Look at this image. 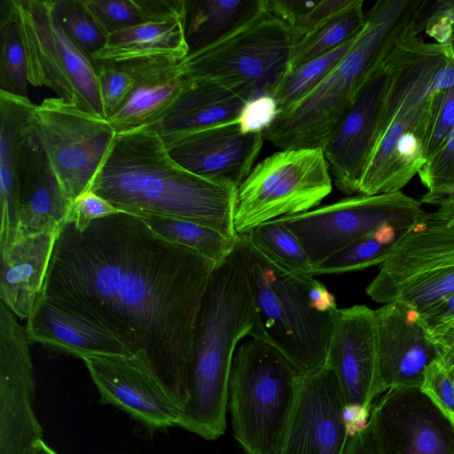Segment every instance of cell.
<instances>
[{"label": "cell", "mask_w": 454, "mask_h": 454, "mask_svg": "<svg viewBox=\"0 0 454 454\" xmlns=\"http://www.w3.org/2000/svg\"><path fill=\"white\" fill-rule=\"evenodd\" d=\"M213 261L123 211L59 229L41 295L104 327L183 408Z\"/></svg>", "instance_id": "1"}, {"label": "cell", "mask_w": 454, "mask_h": 454, "mask_svg": "<svg viewBox=\"0 0 454 454\" xmlns=\"http://www.w3.org/2000/svg\"><path fill=\"white\" fill-rule=\"evenodd\" d=\"M420 21L398 38L386 58L387 83L358 194L401 192L427 163L439 96L454 86V51L425 42L419 35Z\"/></svg>", "instance_id": "2"}, {"label": "cell", "mask_w": 454, "mask_h": 454, "mask_svg": "<svg viewBox=\"0 0 454 454\" xmlns=\"http://www.w3.org/2000/svg\"><path fill=\"white\" fill-rule=\"evenodd\" d=\"M89 191L141 218L188 220L238 239V187L178 165L161 137L147 126L117 133Z\"/></svg>", "instance_id": "3"}, {"label": "cell", "mask_w": 454, "mask_h": 454, "mask_svg": "<svg viewBox=\"0 0 454 454\" xmlns=\"http://www.w3.org/2000/svg\"><path fill=\"white\" fill-rule=\"evenodd\" d=\"M254 323V297L238 237L231 252L215 263L202 299L178 427L207 440L224 434L233 357Z\"/></svg>", "instance_id": "4"}, {"label": "cell", "mask_w": 454, "mask_h": 454, "mask_svg": "<svg viewBox=\"0 0 454 454\" xmlns=\"http://www.w3.org/2000/svg\"><path fill=\"white\" fill-rule=\"evenodd\" d=\"M427 4L420 0L375 2L348 52L309 94L278 113L262 132L263 138L281 150L323 149L371 73L398 38L421 20Z\"/></svg>", "instance_id": "5"}, {"label": "cell", "mask_w": 454, "mask_h": 454, "mask_svg": "<svg viewBox=\"0 0 454 454\" xmlns=\"http://www.w3.org/2000/svg\"><path fill=\"white\" fill-rule=\"evenodd\" d=\"M238 237L254 304L250 337L274 347L303 375L321 369L340 310L334 296L315 276L274 262L245 234Z\"/></svg>", "instance_id": "6"}, {"label": "cell", "mask_w": 454, "mask_h": 454, "mask_svg": "<svg viewBox=\"0 0 454 454\" xmlns=\"http://www.w3.org/2000/svg\"><path fill=\"white\" fill-rule=\"evenodd\" d=\"M304 375L269 343L251 338L233 357V434L247 454H280Z\"/></svg>", "instance_id": "7"}, {"label": "cell", "mask_w": 454, "mask_h": 454, "mask_svg": "<svg viewBox=\"0 0 454 454\" xmlns=\"http://www.w3.org/2000/svg\"><path fill=\"white\" fill-rule=\"evenodd\" d=\"M297 37L266 7L247 22L180 65L187 78L210 81L253 98L273 95L291 67Z\"/></svg>", "instance_id": "8"}, {"label": "cell", "mask_w": 454, "mask_h": 454, "mask_svg": "<svg viewBox=\"0 0 454 454\" xmlns=\"http://www.w3.org/2000/svg\"><path fill=\"white\" fill-rule=\"evenodd\" d=\"M332 182L323 149L274 153L254 166L238 187L237 235L270 220L315 208L332 192Z\"/></svg>", "instance_id": "9"}, {"label": "cell", "mask_w": 454, "mask_h": 454, "mask_svg": "<svg viewBox=\"0 0 454 454\" xmlns=\"http://www.w3.org/2000/svg\"><path fill=\"white\" fill-rule=\"evenodd\" d=\"M13 2L28 82L35 87H48L59 98L106 119L95 61L81 52L67 36L55 16L54 1Z\"/></svg>", "instance_id": "10"}, {"label": "cell", "mask_w": 454, "mask_h": 454, "mask_svg": "<svg viewBox=\"0 0 454 454\" xmlns=\"http://www.w3.org/2000/svg\"><path fill=\"white\" fill-rule=\"evenodd\" d=\"M426 214L420 201L395 192L355 194L277 219L298 238L313 265L385 227L412 230L423 223Z\"/></svg>", "instance_id": "11"}, {"label": "cell", "mask_w": 454, "mask_h": 454, "mask_svg": "<svg viewBox=\"0 0 454 454\" xmlns=\"http://www.w3.org/2000/svg\"><path fill=\"white\" fill-rule=\"evenodd\" d=\"M41 141L71 205L89 191L117 135L108 120L59 98L35 107Z\"/></svg>", "instance_id": "12"}, {"label": "cell", "mask_w": 454, "mask_h": 454, "mask_svg": "<svg viewBox=\"0 0 454 454\" xmlns=\"http://www.w3.org/2000/svg\"><path fill=\"white\" fill-rule=\"evenodd\" d=\"M0 165L17 184L16 240L59 229L67 222L72 205L51 168L35 121L13 129L1 148Z\"/></svg>", "instance_id": "13"}, {"label": "cell", "mask_w": 454, "mask_h": 454, "mask_svg": "<svg viewBox=\"0 0 454 454\" xmlns=\"http://www.w3.org/2000/svg\"><path fill=\"white\" fill-rule=\"evenodd\" d=\"M369 423L380 454H454V417L421 387L386 391Z\"/></svg>", "instance_id": "14"}, {"label": "cell", "mask_w": 454, "mask_h": 454, "mask_svg": "<svg viewBox=\"0 0 454 454\" xmlns=\"http://www.w3.org/2000/svg\"><path fill=\"white\" fill-rule=\"evenodd\" d=\"M26 327L0 302V454H27L43 439L33 408L35 383Z\"/></svg>", "instance_id": "15"}, {"label": "cell", "mask_w": 454, "mask_h": 454, "mask_svg": "<svg viewBox=\"0 0 454 454\" xmlns=\"http://www.w3.org/2000/svg\"><path fill=\"white\" fill-rule=\"evenodd\" d=\"M101 396L149 429L177 426L182 409L137 356L82 359Z\"/></svg>", "instance_id": "16"}, {"label": "cell", "mask_w": 454, "mask_h": 454, "mask_svg": "<svg viewBox=\"0 0 454 454\" xmlns=\"http://www.w3.org/2000/svg\"><path fill=\"white\" fill-rule=\"evenodd\" d=\"M326 364L338 379L345 403L372 411L374 399L383 393L374 309L358 304L340 309Z\"/></svg>", "instance_id": "17"}, {"label": "cell", "mask_w": 454, "mask_h": 454, "mask_svg": "<svg viewBox=\"0 0 454 454\" xmlns=\"http://www.w3.org/2000/svg\"><path fill=\"white\" fill-rule=\"evenodd\" d=\"M345 404L329 365L304 375L280 454H344Z\"/></svg>", "instance_id": "18"}, {"label": "cell", "mask_w": 454, "mask_h": 454, "mask_svg": "<svg viewBox=\"0 0 454 454\" xmlns=\"http://www.w3.org/2000/svg\"><path fill=\"white\" fill-rule=\"evenodd\" d=\"M387 56L371 73L351 109L323 148L333 182L349 196L358 194L373 148L388 78Z\"/></svg>", "instance_id": "19"}, {"label": "cell", "mask_w": 454, "mask_h": 454, "mask_svg": "<svg viewBox=\"0 0 454 454\" xmlns=\"http://www.w3.org/2000/svg\"><path fill=\"white\" fill-rule=\"evenodd\" d=\"M374 312L382 391L421 387L425 372L438 358V351L419 312L398 301L385 303Z\"/></svg>", "instance_id": "20"}, {"label": "cell", "mask_w": 454, "mask_h": 454, "mask_svg": "<svg viewBox=\"0 0 454 454\" xmlns=\"http://www.w3.org/2000/svg\"><path fill=\"white\" fill-rule=\"evenodd\" d=\"M262 133H243L236 121L164 142L178 165L201 177L239 187L254 168Z\"/></svg>", "instance_id": "21"}, {"label": "cell", "mask_w": 454, "mask_h": 454, "mask_svg": "<svg viewBox=\"0 0 454 454\" xmlns=\"http://www.w3.org/2000/svg\"><path fill=\"white\" fill-rule=\"evenodd\" d=\"M454 270V207H436L405 235L366 288L381 302L402 283L426 273Z\"/></svg>", "instance_id": "22"}, {"label": "cell", "mask_w": 454, "mask_h": 454, "mask_svg": "<svg viewBox=\"0 0 454 454\" xmlns=\"http://www.w3.org/2000/svg\"><path fill=\"white\" fill-rule=\"evenodd\" d=\"M27 320L29 342L40 343L55 352L81 359L92 356H132L109 331L42 295Z\"/></svg>", "instance_id": "23"}, {"label": "cell", "mask_w": 454, "mask_h": 454, "mask_svg": "<svg viewBox=\"0 0 454 454\" xmlns=\"http://www.w3.org/2000/svg\"><path fill=\"white\" fill-rule=\"evenodd\" d=\"M241 92L218 83L187 78L171 106L147 127L168 142L186 135L236 121L247 101Z\"/></svg>", "instance_id": "24"}, {"label": "cell", "mask_w": 454, "mask_h": 454, "mask_svg": "<svg viewBox=\"0 0 454 454\" xmlns=\"http://www.w3.org/2000/svg\"><path fill=\"white\" fill-rule=\"evenodd\" d=\"M59 229L21 238L0 250V299L20 319L29 317L42 294Z\"/></svg>", "instance_id": "25"}, {"label": "cell", "mask_w": 454, "mask_h": 454, "mask_svg": "<svg viewBox=\"0 0 454 454\" xmlns=\"http://www.w3.org/2000/svg\"><path fill=\"white\" fill-rule=\"evenodd\" d=\"M127 62L135 84L108 121L117 133L148 126L162 114L182 91L186 77L180 62L161 59Z\"/></svg>", "instance_id": "26"}, {"label": "cell", "mask_w": 454, "mask_h": 454, "mask_svg": "<svg viewBox=\"0 0 454 454\" xmlns=\"http://www.w3.org/2000/svg\"><path fill=\"white\" fill-rule=\"evenodd\" d=\"M184 19L146 22L107 36L92 56L96 61L124 62L161 59L181 61L189 54Z\"/></svg>", "instance_id": "27"}, {"label": "cell", "mask_w": 454, "mask_h": 454, "mask_svg": "<svg viewBox=\"0 0 454 454\" xmlns=\"http://www.w3.org/2000/svg\"><path fill=\"white\" fill-rule=\"evenodd\" d=\"M265 0H186L189 53L223 38L261 12Z\"/></svg>", "instance_id": "28"}, {"label": "cell", "mask_w": 454, "mask_h": 454, "mask_svg": "<svg viewBox=\"0 0 454 454\" xmlns=\"http://www.w3.org/2000/svg\"><path fill=\"white\" fill-rule=\"evenodd\" d=\"M364 3V0H351L342 10L301 37L294 48L291 67L328 53L359 35L366 21Z\"/></svg>", "instance_id": "29"}, {"label": "cell", "mask_w": 454, "mask_h": 454, "mask_svg": "<svg viewBox=\"0 0 454 454\" xmlns=\"http://www.w3.org/2000/svg\"><path fill=\"white\" fill-rule=\"evenodd\" d=\"M412 230L385 227L313 264L309 274H339L380 266L398 242Z\"/></svg>", "instance_id": "30"}, {"label": "cell", "mask_w": 454, "mask_h": 454, "mask_svg": "<svg viewBox=\"0 0 454 454\" xmlns=\"http://www.w3.org/2000/svg\"><path fill=\"white\" fill-rule=\"evenodd\" d=\"M142 219L162 238L191 248L215 263L225 258L238 241V239H232L215 229L188 220L165 217Z\"/></svg>", "instance_id": "31"}, {"label": "cell", "mask_w": 454, "mask_h": 454, "mask_svg": "<svg viewBox=\"0 0 454 454\" xmlns=\"http://www.w3.org/2000/svg\"><path fill=\"white\" fill-rule=\"evenodd\" d=\"M0 90L27 97V67L13 0L0 2Z\"/></svg>", "instance_id": "32"}, {"label": "cell", "mask_w": 454, "mask_h": 454, "mask_svg": "<svg viewBox=\"0 0 454 454\" xmlns=\"http://www.w3.org/2000/svg\"><path fill=\"white\" fill-rule=\"evenodd\" d=\"M356 36L328 53L291 67L272 95L278 113L290 108L317 88L348 52Z\"/></svg>", "instance_id": "33"}, {"label": "cell", "mask_w": 454, "mask_h": 454, "mask_svg": "<svg viewBox=\"0 0 454 454\" xmlns=\"http://www.w3.org/2000/svg\"><path fill=\"white\" fill-rule=\"evenodd\" d=\"M248 241L274 262L308 273L312 263L298 238L283 223L273 219L245 233Z\"/></svg>", "instance_id": "34"}, {"label": "cell", "mask_w": 454, "mask_h": 454, "mask_svg": "<svg viewBox=\"0 0 454 454\" xmlns=\"http://www.w3.org/2000/svg\"><path fill=\"white\" fill-rule=\"evenodd\" d=\"M54 12L69 40L92 59V56L104 47L107 35L88 14L82 0L54 1Z\"/></svg>", "instance_id": "35"}, {"label": "cell", "mask_w": 454, "mask_h": 454, "mask_svg": "<svg viewBox=\"0 0 454 454\" xmlns=\"http://www.w3.org/2000/svg\"><path fill=\"white\" fill-rule=\"evenodd\" d=\"M82 4L107 36L147 22L136 0H82Z\"/></svg>", "instance_id": "36"}, {"label": "cell", "mask_w": 454, "mask_h": 454, "mask_svg": "<svg viewBox=\"0 0 454 454\" xmlns=\"http://www.w3.org/2000/svg\"><path fill=\"white\" fill-rule=\"evenodd\" d=\"M94 61L100 98L108 120L132 90L135 77L127 62Z\"/></svg>", "instance_id": "37"}, {"label": "cell", "mask_w": 454, "mask_h": 454, "mask_svg": "<svg viewBox=\"0 0 454 454\" xmlns=\"http://www.w3.org/2000/svg\"><path fill=\"white\" fill-rule=\"evenodd\" d=\"M454 130V86L443 90L438 98L426 145L427 162Z\"/></svg>", "instance_id": "38"}, {"label": "cell", "mask_w": 454, "mask_h": 454, "mask_svg": "<svg viewBox=\"0 0 454 454\" xmlns=\"http://www.w3.org/2000/svg\"><path fill=\"white\" fill-rule=\"evenodd\" d=\"M418 175L427 191L454 184V130Z\"/></svg>", "instance_id": "39"}, {"label": "cell", "mask_w": 454, "mask_h": 454, "mask_svg": "<svg viewBox=\"0 0 454 454\" xmlns=\"http://www.w3.org/2000/svg\"><path fill=\"white\" fill-rule=\"evenodd\" d=\"M278 114V106L271 95H261L247 101L237 122L243 133H262Z\"/></svg>", "instance_id": "40"}, {"label": "cell", "mask_w": 454, "mask_h": 454, "mask_svg": "<svg viewBox=\"0 0 454 454\" xmlns=\"http://www.w3.org/2000/svg\"><path fill=\"white\" fill-rule=\"evenodd\" d=\"M421 388L454 417V379L438 358L427 368Z\"/></svg>", "instance_id": "41"}, {"label": "cell", "mask_w": 454, "mask_h": 454, "mask_svg": "<svg viewBox=\"0 0 454 454\" xmlns=\"http://www.w3.org/2000/svg\"><path fill=\"white\" fill-rule=\"evenodd\" d=\"M121 212L109 201L91 191L80 195L72 204L67 222L82 229L96 219Z\"/></svg>", "instance_id": "42"}, {"label": "cell", "mask_w": 454, "mask_h": 454, "mask_svg": "<svg viewBox=\"0 0 454 454\" xmlns=\"http://www.w3.org/2000/svg\"><path fill=\"white\" fill-rule=\"evenodd\" d=\"M436 4L432 14L423 23V27L434 43L451 47L454 34V1H440Z\"/></svg>", "instance_id": "43"}, {"label": "cell", "mask_w": 454, "mask_h": 454, "mask_svg": "<svg viewBox=\"0 0 454 454\" xmlns=\"http://www.w3.org/2000/svg\"><path fill=\"white\" fill-rule=\"evenodd\" d=\"M147 22H160L175 18L185 20L186 0H136Z\"/></svg>", "instance_id": "44"}, {"label": "cell", "mask_w": 454, "mask_h": 454, "mask_svg": "<svg viewBox=\"0 0 454 454\" xmlns=\"http://www.w3.org/2000/svg\"><path fill=\"white\" fill-rule=\"evenodd\" d=\"M438 351V359L454 379V318L427 333Z\"/></svg>", "instance_id": "45"}, {"label": "cell", "mask_w": 454, "mask_h": 454, "mask_svg": "<svg viewBox=\"0 0 454 454\" xmlns=\"http://www.w3.org/2000/svg\"><path fill=\"white\" fill-rule=\"evenodd\" d=\"M427 333L454 318V294L419 312Z\"/></svg>", "instance_id": "46"}, {"label": "cell", "mask_w": 454, "mask_h": 454, "mask_svg": "<svg viewBox=\"0 0 454 454\" xmlns=\"http://www.w3.org/2000/svg\"><path fill=\"white\" fill-rule=\"evenodd\" d=\"M344 454H380L369 422L362 431L348 438Z\"/></svg>", "instance_id": "47"}, {"label": "cell", "mask_w": 454, "mask_h": 454, "mask_svg": "<svg viewBox=\"0 0 454 454\" xmlns=\"http://www.w3.org/2000/svg\"><path fill=\"white\" fill-rule=\"evenodd\" d=\"M371 411L360 405L345 404L342 416L348 438L362 431L368 424Z\"/></svg>", "instance_id": "48"}, {"label": "cell", "mask_w": 454, "mask_h": 454, "mask_svg": "<svg viewBox=\"0 0 454 454\" xmlns=\"http://www.w3.org/2000/svg\"><path fill=\"white\" fill-rule=\"evenodd\" d=\"M420 202L435 207H454V184L427 191L421 197Z\"/></svg>", "instance_id": "49"}, {"label": "cell", "mask_w": 454, "mask_h": 454, "mask_svg": "<svg viewBox=\"0 0 454 454\" xmlns=\"http://www.w3.org/2000/svg\"><path fill=\"white\" fill-rule=\"evenodd\" d=\"M27 454H58L51 449L43 439L35 442L28 449Z\"/></svg>", "instance_id": "50"}]
</instances>
